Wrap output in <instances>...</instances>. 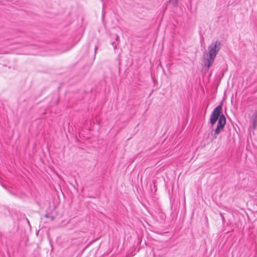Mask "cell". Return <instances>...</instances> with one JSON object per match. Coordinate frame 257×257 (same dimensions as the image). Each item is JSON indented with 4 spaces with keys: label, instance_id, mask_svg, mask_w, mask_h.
<instances>
[{
    "label": "cell",
    "instance_id": "obj_1",
    "mask_svg": "<svg viewBox=\"0 0 257 257\" xmlns=\"http://www.w3.org/2000/svg\"><path fill=\"white\" fill-rule=\"evenodd\" d=\"M221 47V44L218 42H216L213 44L208 49V52L206 58V66L210 67L213 63L216 54L219 51Z\"/></svg>",
    "mask_w": 257,
    "mask_h": 257
},
{
    "label": "cell",
    "instance_id": "obj_2",
    "mask_svg": "<svg viewBox=\"0 0 257 257\" xmlns=\"http://www.w3.org/2000/svg\"><path fill=\"white\" fill-rule=\"evenodd\" d=\"M221 106H219L218 107H216L213 111L210 117V122L211 124H215V123H216V122L219 118V115L221 114Z\"/></svg>",
    "mask_w": 257,
    "mask_h": 257
},
{
    "label": "cell",
    "instance_id": "obj_3",
    "mask_svg": "<svg viewBox=\"0 0 257 257\" xmlns=\"http://www.w3.org/2000/svg\"><path fill=\"white\" fill-rule=\"evenodd\" d=\"M226 124V119L225 116L224 115H221V116L220 117V119H219V122H218V126H217L216 131L217 134L220 133V132L221 131V130L224 128Z\"/></svg>",
    "mask_w": 257,
    "mask_h": 257
}]
</instances>
